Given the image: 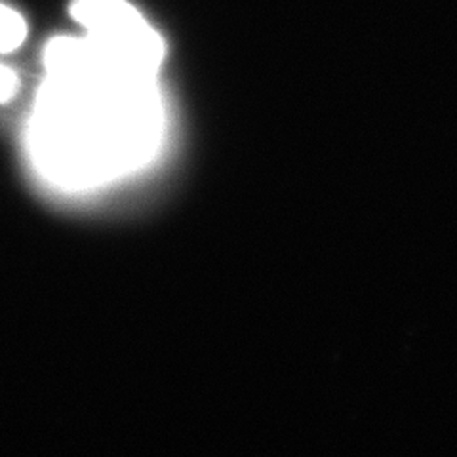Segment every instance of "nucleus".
Here are the masks:
<instances>
[{"instance_id":"obj_4","label":"nucleus","mask_w":457,"mask_h":457,"mask_svg":"<svg viewBox=\"0 0 457 457\" xmlns=\"http://www.w3.org/2000/svg\"><path fill=\"white\" fill-rule=\"evenodd\" d=\"M20 77L12 67L0 63V104H8L18 96Z\"/></svg>"},{"instance_id":"obj_1","label":"nucleus","mask_w":457,"mask_h":457,"mask_svg":"<svg viewBox=\"0 0 457 457\" xmlns=\"http://www.w3.org/2000/svg\"><path fill=\"white\" fill-rule=\"evenodd\" d=\"M29 128L40 174L69 189L94 187L145 164L162 130L154 75L90 37L54 38Z\"/></svg>"},{"instance_id":"obj_3","label":"nucleus","mask_w":457,"mask_h":457,"mask_svg":"<svg viewBox=\"0 0 457 457\" xmlns=\"http://www.w3.org/2000/svg\"><path fill=\"white\" fill-rule=\"evenodd\" d=\"M27 23L13 8L0 4V54L13 52L23 45Z\"/></svg>"},{"instance_id":"obj_2","label":"nucleus","mask_w":457,"mask_h":457,"mask_svg":"<svg viewBox=\"0 0 457 457\" xmlns=\"http://www.w3.org/2000/svg\"><path fill=\"white\" fill-rule=\"evenodd\" d=\"M71 16L99 46L126 63L151 75L161 67L164 40L126 0H73Z\"/></svg>"}]
</instances>
